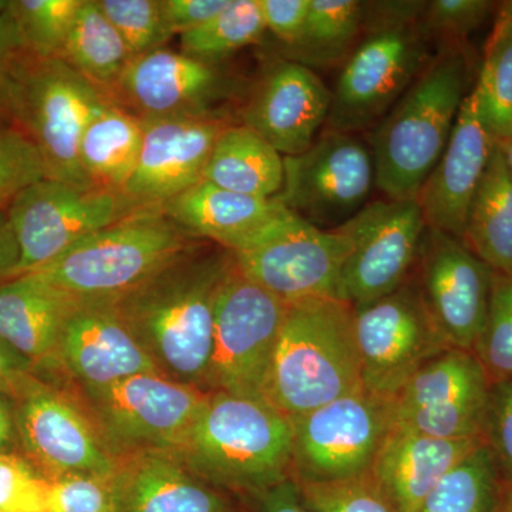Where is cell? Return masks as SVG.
Here are the masks:
<instances>
[{
  "mask_svg": "<svg viewBox=\"0 0 512 512\" xmlns=\"http://www.w3.org/2000/svg\"><path fill=\"white\" fill-rule=\"evenodd\" d=\"M234 266L228 249L197 244L110 301L161 375L204 392L215 306Z\"/></svg>",
  "mask_w": 512,
  "mask_h": 512,
  "instance_id": "cell-1",
  "label": "cell"
},
{
  "mask_svg": "<svg viewBox=\"0 0 512 512\" xmlns=\"http://www.w3.org/2000/svg\"><path fill=\"white\" fill-rule=\"evenodd\" d=\"M471 62L451 46L427 64L370 138L376 188L389 200H417L453 133L471 90Z\"/></svg>",
  "mask_w": 512,
  "mask_h": 512,
  "instance_id": "cell-2",
  "label": "cell"
},
{
  "mask_svg": "<svg viewBox=\"0 0 512 512\" xmlns=\"http://www.w3.org/2000/svg\"><path fill=\"white\" fill-rule=\"evenodd\" d=\"M292 421L265 400L207 393L171 451L208 484L252 497L292 478Z\"/></svg>",
  "mask_w": 512,
  "mask_h": 512,
  "instance_id": "cell-3",
  "label": "cell"
},
{
  "mask_svg": "<svg viewBox=\"0 0 512 512\" xmlns=\"http://www.w3.org/2000/svg\"><path fill=\"white\" fill-rule=\"evenodd\" d=\"M363 389L355 308L335 298L288 303L264 399L289 420Z\"/></svg>",
  "mask_w": 512,
  "mask_h": 512,
  "instance_id": "cell-4",
  "label": "cell"
},
{
  "mask_svg": "<svg viewBox=\"0 0 512 512\" xmlns=\"http://www.w3.org/2000/svg\"><path fill=\"white\" fill-rule=\"evenodd\" d=\"M424 5L366 3L362 39L332 92L328 130L353 134L375 127L426 69L430 39L421 26Z\"/></svg>",
  "mask_w": 512,
  "mask_h": 512,
  "instance_id": "cell-5",
  "label": "cell"
},
{
  "mask_svg": "<svg viewBox=\"0 0 512 512\" xmlns=\"http://www.w3.org/2000/svg\"><path fill=\"white\" fill-rule=\"evenodd\" d=\"M197 244L160 208H146L94 232L30 274L72 301H114Z\"/></svg>",
  "mask_w": 512,
  "mask_h": 512,
  "instance_id": "cell-6",
  "label": "cell"
},
{
  "mask_svg": "<svg viewBox=\"0 0 512 512\" xmlns=\"http://www.w3.org/2000/svg\"><path fill=\"white\" fill-rule=\"evenodd\" d=\"M106 99L64 60L26 52L10 76L6 110L39 151L46 178L94 187L80 164V141L93 111Z\"/></svg>",
  "mask_w": 512,
  "mask_h": 512,
  "instance_id": "cell-7",
  "label": "cell"
},
{
  "mask_svg": "<svg viewBox=\"0 0 512 512\" xmlns=\"http://www.w3.org/2000/svg\"><path fill=\"white\" fill-rule=\"evenodd\" d=\"M231 252L242 275L286 303L340 299L349 239L339 229L315 227L279 204L275 214Z\"/></svg>",
  "mask_w": 512,
  "mask_h": 512,
  "instance_id": "cell-8",
  "label": "cell"
},
{
  "mask_svg": "<svg viewBox=\"0 0 512 512\" xmlns=\"http://www.w3.org/2000/svg\"><path fill=\"white\" fill-rule=\"evenodd\" d=\"M286 308L288 303L234 266L215 306L205 393L265 400L266 379Z\"/></svg>",
  "mask_w": 512,
  "mask_h": 512,
  "instance_id": "cell-9",
  "label": "cell"
},
{
  "mask_svg": "<svg viewBox=\"0 0 512 512\" xmlns=\"http://www.w3.org/2000/svg\"><path fill=\"white\" fill-rule=\"evenodd\" d=\"M291 421L292 480H348L369 473L394 426L393 400L360 389Z\"/></svg>",
  "mask_w": 512,
  "mask_h": 512,
  "instance_id": "cell-10",
  "label": "cell"
},
{
  "mask_svg": "<svg viewBox=\"0 0 512 512\" xmlns=\"http://www.w3.org/2000/svg\"><path fill=\"white\" fill-rule=\"evenodd\" d=\"M137 211L121 192L49 178L29 185L6 208L20 249L15 278L50 264L77 242Z\"/></svg>",
  "mask_w": 512,
  "mask_h": 512,
  "instance_id": "cell-11",
  "label": "cell"
},
{
  "mask_svg": "<svg viewBox=\"0 0 512 512\" xmlns=\"http://www.w3.org/2000/svg\"><path fill=\"white\" fill-rule=\"evenodd\" d=\"M363 389L393 400L448 345L413 276L379 301L355 309Z\"/></svg>",
  "mask_w": 512,
  "mask_h": 512,
  "instance_id": "cell-12",
  "label": "cell"
},
{
  "mask_svg": "<svg viewBox=\"0 0 512 512\" xmlns=\"http://www.w3.org/2000/svg\"><path fill=\"white\" fill-rule=\"evenodd\" d=\"M83 393L90 414L119 456L136 450H177L207 397L198 387L158 372Z\"/></svg>",
  "mask_w": 512,
  "mask_h": 512,
  "instance_id": "cell-13",
  "label": "cell"
},
{
  "mask_svg": "<svg viewBox=\"0 0 512 512\" xmlns=\"http://www.w3.org/2000/svg\"><path fill=\"white\" fill-rule=\"evenodd\" d=\"M375 187L370 148L353 134L326 130L305 153L284 157V183L274 200L332 231L366 207Z\"/></svg>",
  "mask_w": 512,
  "mask_h": 512,
  "instance_id": "cell-14",
  "label": "cell"
},
{
  "mask_svg": "<svg viewBox=\"0 0 512 512\" xmlns=\"http://www.w3.org/2000/svg\"><path fill=\"white\" fill-rule=\"evenodd\" d=\"M339 229L349 239L339 298L363 308L413 274L427 224L417 200L370 202Z\"/></svg>",
  "mask_w": 512,
  "mask_h": 512,
  "instance_id": "cell-15",
  "label": "cell"
},
{
  "mask_svg": "<svg viewBox=\"0 0 512 512\" xmlns=\"http://www.w3.org/2000/svg\"><path fill=\"white\" fill-rule=\"evenodd\" d=\"M20 446L47 478H113L119 454L90 414L35 377L13 397Z\"/></svg>",
  "mask_w": 512,
  "mask_h": 512,
  "instance_id": "cell-16",
  "label": "cell"
},
{
  "mask_svg": "<svg viewBox=\"0 0 512 512\" xmlns=\"http://www.w3.org/2000/svg\"><path fill=\"white\" fill-rule=\"evenodd\" d=\"M490 389L476 355L450 348L421 367L394 397V423L436 439H478Z\"/></svg>",
  "mask_w": 512,
  "mask_h": 512,
  "instance_id": "cell-17",
  "label": "cell"
},
{
  "mask_svg": "<svg viewBox=\"0 0 512 512\" xmlns=\"http://www.w3.org/2000/svg\"><path fill=\"white\" fill-rule=\"evenodd\" d=\"M412 276L448 345L473 350L487 319L493 269L461 239L427 228Z\"/></svg>",
  "mask_w": 512,
  "mask_h": 512,
  "instance_id": "cell-18",
  "label": "cell"
},
{
  "mask_svg": "<svg viewBox=\"0 0 512 512\" xmlns=\"http://www.w3.org/2000/svg\"><path fill=\"white\" fill-rule=\"evenodd\" d=\"M232 90L221 64L163 47L133 56L110 100L140 121L214 116Z\"/></svg>",
  "mask_w": 512,
  "mask_h": 512,
  "instance_id": "cell-19",
  "label": "cell"
},
{
  "mask_svg": "<svg viewBox=\"0 0 512 512\" xmlns=\"http://www.w3.org/2000/svg\"><path fill=\"white\" fill-rule=\"evenodd\" d=\"M332 92L311 67L275 59L265 67L241 110L251 128L284 157L299 156L315 143L328 121Z\"/></svg>",
  "mask_w": 512,
  "mask_h": 512,
  "instance_id": "cell-20",
  "label": "cell"
},
{
  "mask_svg": "<svg viewBox=\"0 0 512 512\" xmlns=\"http://www.w3.org/2000/svg\"><path fill=\"white\" fill-rule=\"evenodd\" d=\"M143 146L123 194L140 210L160 208L200 183L227 120L220 114L141 121Z\"/></svg>",
  "mask_w": 512,
  "mask_h": 512,
  "instance_id": "cell-21",
  "label": "cell"
},
{
  "mask_svg": "<svg viewBox=\"0 0 512 512\" xmlns=\"http://www.w3.org/2000/svg\"><path fill=\"white\" fill-rule=\"evenodd\" d=\"M495 144L497 140L485 126L476 93L471 89L443 156L417 195L427 228L463 239L471 204Z\"/></svg>",
  "mask_w": 512,
  "mask_h": 512,
  "instance_id": "cell-22",
  "label": "cell"
},
{
  "mask_svg": "<svg viewBox=\"0 0 512 512\" xmlns=\"http://www.w3.org/2000/svg\"><path fill=\"white\" fill-rule=\"evenodd\" d=\"M55 359L82 389H103L140 373L158 372L110 301L73 302Z\"/></svg>",
  "mask_w": 512,
  "mask_h": 512,
  "instance_id": "cell-23",
  "label": "cell"
},
{
  "mask_svg": "<svg viewBox=\"0 0 512 512\" xmlns=\"http://www.w3.org/2000/svg\"><path fill=\"white\" fill-rule=\"evenodd\" d=\"M117 512H232L225 491L198 477L171 451L120 454L113 478Z\"/></svg>",
  "mask_w": 512,
  "mask_h": 512,
  "instance_id": "cell-24",
  "label": "cell"
},
{
  "mask_svg": "<svg viewBox=\"0 0 512 512\" xmlns=\"http://www.w3.org/2000/svg\"><path fill=\"white\" fill-rule=\"evenodd\" d=\"M483 443L436 439L394 423L369 474L397 512H417L441 478Z\"/></svg>",
  "mask_w": 512,
  "mask_h": 512,
  "instance_id": "cell-25",
  "label": "cell"
},
{
  "mask_svg": "<svg viewBox=\"0 0 512 512\" xmlns=\"http://www.w3.org/2000/svg\"><path fill=\"white\" fill-rule=\"evenodd\" d=\"M279 202L248 197L201 180L160 207L165 217L194 239L234 251L265 224Z\"/></svg>",
  "mask_w": 512,
  "mask_h": 512,
  "instance_id": "cell-26",
  "label": "cell"
},
{
  "mask_svg": "<svg viewBox=\"0 0 512 512\" xmlns=\"http://www.w3.org/2000/svg\"><path fill=\"white\" fill-rule=\"evenodd\" d=\"M72 299L26 274L0 285V339L30 362L56 357Z\"/></svg>",
  "mask_w": 512,
  "mask_h": 512,
  "instance_id": "cell-27",
  "label": "cell"
},
{
  "mask_svg": "<svg viewBox=\"0 0 512 512\" xmlns=\"http://www.w3.org/2000/svg\"><path fill=\"white\" fill-rule=\"evenodd\" d=\"M143 123L110 99L101 101L84 128L80 164L94 187L121 192L137 167Z\"/></svg>",
  "mask_w": 512,
  "mask_h": 512,
  "instance_id": "cell-28",
  "label": "cell"
},
{
  "mask_svg": "<svg viewBox=\"0 0 512 512\" xmlns=\"http://www.w3.org/2000/svg\"><path fill=\"white\" fill-rule=\"evenodd\" d=\"M202 180L248 197L272 200L284 183V156L251 128L225 127Z\"/></svg>",
  "mask_w": 512,
  "mask_h": 512,
  "instance_id": "cell-29",
  "label": "cell"
},
{
  "mask_svg": "<svg viewBox=\"0 0 512 512\" xmlns=\"http://www.w3.org/2000/svg\"><path fill=\"white\" fill-rule=\"evenodd\" d=\"M461 241L494 272L512 276V177L498 141Z\"/></svg>",
  "mask_w": 512,
  "mask_h": 512,
  "instance_id": "cell-30",
  "label": "cell"
},
{
  "mask_svg": "<svg viewBox=\"0 0 512 512\" xmlns=\"http://www.w3.org/2000/svg\"><path fill=\"white\" fill-rule=\"evenodd\" d=\"M60 59L110 99L133 53L96 0H83Z\"/></svg>",
  "mask_w": 512,
  "mask_h": 512,
  "instance_id": "cell-31",
  "label": "cell"
},
{
  "mask_svg": "<svg viewBox=\"0 0 512 512\" xmlns=\"http://www.w3.org/2000/svg\"><path fill=\"white\" fill-rule=\"evenodd\" d=\"M365 13L366 3L357 0H311L291 60L308 67L345 63L362 37Z\"/></svg>",
  "mask_w": 512,
  "mask_h": 512,
  "instance_id": "cell-32",
  "label": "cell"
},
{
  "mask_svg": "<svg viewBox=\"0 0 512 512\" xmlns=\"http://www.w3.org/2000/svg\"><path fill=\"white\" fill-rule=\"evenodd\" d=\"M473 90L491 136L512 137V2L501 3Z\"/></svg>",
  "mask_w": 512,
  "mask_h": 512,
  "instance_id": "cell-33",
  "label": "cell"
},
{
  "mask_svg": "<svg viewBox=\"0 0 512 512\" xmlns=\"http://www.w3.org/2000/svg\"><path fill=\"white\" fill-rule=\"evenodd\" d=\"M503 490L493 453L483 443L441 478L417 512H497Z\"/></svg>",
  "mask_w": 512,
  "mask_h": 512,
  "instance_id": "cell-34",
  "label": "cell"
},
{
  "mask_svg": "<svg viewBox=\"0 0 512 512\" xmlns=\"http://www.w3.org/2000/svg\"><path fill=\"white\" fill-rule=\"evenodd\" d=\"M266 26L259 0H231L227 9L181 37L185 55L221 64L239 49L259 42Z\"/></svg>",
  "mask_w": 512,
  "mask_h": 512,
  "instance_id": "cell-35",
  "label": "cell"
},
{
  "mask_svg": "<svg viewBox=\"0 0 512 512\" xmlns=\"http://www.w3.org/2000/svg\"><path fill=\"white\" fill-rule=\"evenodd\" d=\"M83 0H9L26 50L40 59H60Z\"/></svg>",
  "mask_w": 512,
  "mask_h": 512,
  "instance_id": "cell-36",
  "label": "cell"
},
{
  "mask_svg": "<svg viewBox=\"0 0 512 512\" xmlns=\"http://www.w3.org/2000/svg\"><path fill=\"white\" fill-rule=\"evenodd\" d=\"M471 352L491 386L512 379V276L494 272L487 319Z\"/></svg>",
  "mask_w": 512,
  "mask_h": 512,
  "instance_id": "cell-37",
  "label": "cell"
},
{
  "mask_svg": "<svg viewBox=\"0 0 512 512\" xmlns=\"http://www.w3.org/2000/svg\"><path fill=\"white\" fill-rule=\"evenodd\" d=\"M133 56L163 49L171 37L160 0H96Z\"/></svg>",
  "mask_w": 512,
  "mask_h": 512,
  "instance_id": "cell-38",
  "label": "cell"
},
{
  "mask_svg": "<svg viewBox=\"0 0 512 512\" xmlns=\"http://www.w3.org/2000/svg\"><path fill=\"white\" fill-rule=\"evenodd\" d=\"M295 483L311 512H397L369 473L326 483Z\"/></svg>",
  "mask_w": 512,
  "mask_h": 512,
  "instance_id": "cell-39",
  "label": "cell"
},
{
  "mask_svg": "<svg viewBox=\"0 0 512 512\" xmlns=\"http://www.w3.org/2000/svg\"><path fill=\"white\" fill-rule=\"evenodd\" d=\"M497 3L490 0H433L421 12V26L426 35L458 42L477 32L487 22Z\"/></svg>",
  "mask_w": 512,
  "mask_h": 512,
  "instance_id": "cell-40",
  "label": "cell"
},
{
  "mask_svg": "<svg viewBox=\"0 0 512 512\" xmlns=\"http://www.w3.org/2000/svg\"><path fill=\"white\" fill-rule=\"evenodd\" d=\"M46 178L39 151L18 127H0V198L12 200L18 192Z\"/></svg>",
  "mask_w": 512,
  "mask_h": 512,
  "instance_id": "cell-41",
  "label": "cell"
},
{
  "mask_svg": "<svg viewBox=\"0 0 512 512\" xmlns=\"http://www.w3.org/2000/svg\"><path fill=\"white\" fill-rule=\"evenodd\" d=\"M46 512H117L113 481L90 476L49 478Z\"/></svg>",
  "mask_w": 512,
  "mask_h": 512,
  "instance_id": "cell-42",
  "label": "cell"
},
{
  "mask_svg": "<svg viewBox=\"0 0 512 512\" xmlns=\"http://www.w3.org/2000/svg\"><path fill=\"white\" fill-rule=\"evenodd\" d=\"M49 478L16 454H0V512H46Z\"/></svg>",
  "mask_w": 512,
  "mask_h": 512,
  "instance_id": "cell-43",
  "label": "cell"
},
{
  "mask_svg": "<svg viewBox=\"0 0 512 512\" xmlns=\"http://www.w3.org/2000/svg\"><path fill=\"white\" fill-rule=\"evenodd\" d=\"M483 439L493 453L501 481L512 484V379L493 384L485 412Z\"/></svg>",
  "mask_w": 512,
  "mask_h": 512,
  "instance_id": "cell-44",
  "label": "cell"
},
{
  "mask_svg": "<svg viewBox=\"0 0 512 512\" xmlns=\"http://www.w3.org/2000/svg\"><path fill=\"white\" fill-rule=\"evenodd\" d=\"M266 30L288 49L296 45L308 18L311 0H259Z\"/></svg>",
  "mask_w": 512,
  "mask_h": 512,
  "instance_id": "cell-45",
  "label": "cell"
},
{
  "mask_svg": "<svg viewBox=\"0 0 512 512\" xmlns=\"http://www.w3.org/2000/svg\"><path fill=\"white\" fill-rule=\"evenodd\" d=\"M229 3L231 0H160L165 25L173 36L200 28L227 9Z\"/></svg>",
  "mask_w": 512,
  "mask_h": 512,
  "instance_id": "cell-46",
  "label": "cell"
},
{
  "mask_svg": "<svg viewBox=\"0 0 512 512\" xmlns=\"http://www.w3.org/2000/svg\"><path fill=\"white\" fill-rule=\"evenodd\" d=\"M28 52L16 19L10 13L9 6L0 15V107L6 109V96L10 76L20 57Z\"/></svg>",
  "mask_w": 512,
  "mask_h": 512,
  "instance_id": "cell-47",
  "label": "cell"
},
{
  "mask_svg": "<svg viewBox=\"0 0 512 512\" xmlns=\"http://www.w3.org/2000/svg\"><path fill=\"white\" fill-rule=\"evenodd\" d=\"M33 363L0 339V393L15 397L32 379Z\"/></svg>",
  "mask_w": 512,
  "mask_h": 512,
  "instance_id": "cell-48",
  "label": "cell"
},
{
  "mask_svg": "<svg viewBox=\"0 0 512 512\" xmlns=\"http://www.w3.org/2000/svg\"><path fill=\"white\" fill-rule=\"evenodd\" d=\"M256 512H311L303 503L298 485L292 478L252 495Z\"/></svg>",
  "mask_w": 512,
  "mask_h": 512,
  "instance_id": "cell-49",
  "label": "cell"
},
{
  "mask_svg": "<svg viewBox=\"0 0 512 512\" xmlns=\"http://www.w3.org/2000/svg\"><path fill=\"white\" fill-rule=\"evenodd\" d=\"M20 249L6 210L0 211V285L15 279Z\"/></svg>",
  "mask_w": 512,
  "mask_h": 512,
  "instance_id": "cell-50",
  "label": "cell"
},
{
  "mask_svg": "<svg viewBox=\"0 0 512 512\" xmlns=\"http://www.w3.org/2000/svg\"><path fill=\"white\" fill-rule=\"evenodd\" d=\"M20 437L15 400L0 393V454H15Z\"/></svg>",
  "mask_w": 512,
  "mask_h": 512,
  "instance_id": "cell-51",
  "label": "cell"
},
{
  "mask_svg": "<svg viewBox=\"0 0 512 512\" xmlns=\"http://www.w3.org/2000/svg\"><path fill=\"white\" fill-rule=\"evenodd\" d=\"M497 512H512V484L505 485Z\"/></svg>",
  "mask_w": 512,
  "mask_h": 512,
  "instance_id": "cell-52",
  "label": "cell"
},
{
  "mask_svg": "<svg viewBox=\"0 0 512 512\" xmlns=\"http://www.w3.org/2000/svg\"><path fill=\"white\" fill-rule=\"evenodd\" d=\"M500 144L501 148H503L505 164H507L508 171H510L512 177V137Z\"/></svg>",
  "mask_w": 512,
  "mask_h": 512,
  "instance_id": "cell-53",
  "label": "cell"
},
{
  "mask_svg": "<svg viewBox=\"0 0 512 512\" xmlns=\"http://www.w3.org/2000/svg\"><path fill=\"white\" fill-rule=\"evenodd\" d=\"M8 124H12L8 110L2 109V107H0V127L8 126Z\"/></svg>",
  "mask_w": 512,
  "mask_h": 512,
  "instance_id": "cell-54",
  "label": "cell"
},
{
  "mask_svg": "<svg viewBox=\"0 0 512 512\" xmlns=\"http://www.w3.org/2000/svg\"><path fill=\"white\" fill-rule=\"evenodd\" d=\"M9 0H0V15L8 10Z\"/></svg>",
  "mask_w": 512,
  "mask_h": 512,
  "instance_id": "cell-55",
  "label": "cell"
},
{
  "mask_svg": "<svg viewBox=\"0 0 512 512\" xmlns=\"http://www.w3.org/2000/svg\"><path fill=\"white\" fill-rule=\"evenodd\" d=\"M10 201L12 200H8V198H0V211L6 210L10 204Z\"/></svg>",
  "mask_w": 512,
  "mask_h": 512,
  "instance_id": "cell-56",
  "label": "cell"
}]
</instances>
